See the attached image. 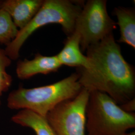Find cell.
I'll list each match as a JSON object with an SVG mask.
<instances>
[{
  "label": "cell",
  "mask_w": 135,
  "mask_h": 135,
  "mask_svg": "<svg viewBox=\"0 0 135 135\" xmlns=\"http://www.w3.org/2000/svg\"><path fill=\"white\" fill-rule=\"evenodd\" d=\"M19 31L9 15L0 9V44L8 46L16 38Z\"/></svg>",
  "instance_id": "obj_12"
},
{
  "label": "cell",
  "mask_w": 135,
  "mask_h": 135,
  "mask_svg": "<svg viewBox=\"0 0 135 135\" xmlns=\"http://www.w3.org/2000/svg\"><path fill=\"white\" fill-rule=\"evenodd\" d=\"M86 52L90 68H77L76 72L83 88L104 93L119 105L135 98V68L123 56L113 34L90 46Z\"/></svg>",
  "instance_id": "obj_1"
},
{
  "label": "cell",
  "mask_w": 135,
  "mask_h": 135,
  "mask_svg": "<svg viewBox=\"0 0 135 135\" xmlns=\"http://www.w3.org/2000/svg\"><path fill=\"white\" fill-rule=\"evenodd\" d=\"M90 92L83 88L75 98L59 104L46 116L56 135H85Z\"/></svg>",
  "instance_id": "obj_6"
},
{
  "label": "cell",
  "mask_w": 135,
  "mask_h": 135,
  "mask_svg": "<svg viewBox=\"0 0 135 135\" xmlns=\"http://www.w3.org/2000/svg\"><path fill=\"white\" fill-rule=\"evenodd\" d=\"M11 63L12 60L7 56L4 49L0 47V107L1 97L3 93L8 91L13 82V77L7 72Z\"/></svg>",
  "instance_id": "obj_13"
},
{
  "label": "cell",
  "mask_w": 135,
  "mask_h": 135,
  "mask_svg": "<svg viewBox=\"0 0 135 135\" xmlns=\"http://www.w3.org/2000/svg\"><path fill=\"white\" fill-rule=\"evenodd\" d=\"M56 56L62 66L87 70L91 66L87 56L82 53L81 50L80 36L76 31L67 37L64 48Z\"/></svg>",
  "instance_id": "obj_9"
},
{
  "label": "cell",
  "mask_w": 135,
  "mask_h": 135,
  "mask_svg": "<svg viewBox=\"0 0 135 135\" xmlns=\"http://www.w3.org/2000/svg\"><path fill=\"white\" fill-rule=\"evenodd\" d=\"M85 1L73 0H44L43 4L33 19L4 49L12 60L20 57V50L29 37L39 28L51 24L60 25L67 37L75 30V22L85 4Z\"/></svg>",
  "instance_id": "obj_3"
},
{
  "label": "cell",
  "mask_w": 135,
  "mask_h": 135,
  "mask_svg": "<svg viewBox=\"0 0 135 135\" xmlns=\"http://www.w3.org/2000/svg\"><path fill=\"white\" fill-rule=\"evenodd\" d=\"M124 135H135V132L133 131L130 133H126Z\"/></svg>",
  "instance_id": "obj_15"
},
{
  "label": "cell",
  "mask_w": 135,
  "mask_h": 135,
  "mask_svg": "<svg viewBox=\"0 0 135 135\" xmlns=\"http://www.w3.org/2000/svg\"><path fill=\"white\" fill-rule=\"evenodd\" d=\"M113 15L117 18L120 37V43L126 44L135 49V10L133 8L118 7L115 8Z\"/></svg>",
  "instance_id": "obj_10"
},
{
  "label": "cell",
  "mask_w": 135,
  "mask_h": 135,
  "mask_svg": "<svg viewBox=\"0 0 135 135\" xmlns=\"http://www.w3.org/2000/svg\"><path fill=\"white\" fill-rule=\"evenodd\" d=\"M44 0H2L0 9L9 15L15 26L23 29L33 19Z\"/></svg>",
  "instance_id": "obj_8"
},
{
  "label": "cell",
  "mask_w": 135,
  "mask_h": 135,
  "mask_svg": "<svg viewBox=\"0 0 135 135\" xmlns=\"http://www.w3.org/2000/svg\"><path fill=\"white\" fill-rule=\"evenodd\" d=\"M106 0H89L85 2L75 22V30L80 36V49L86 51L116 29L117 23L108 13Z\"/></svg>",
  "instance_id": "obj_5"
},
{
  "label": "cell",
  "mask_w": 135,
  "mask_h": 135,
  "mask_svg": "<svg viewBox=\"0 0 135 135\" xmlns=\"http://www.w3.org/2000/svg\"><path fill=\"white\" fill-rule=\"evenodd\" d=\"M119 106L123 111L129 113H134L135 111V98Z\"/></svg>",
  "instance_id": "obj_14"
},
{
  "label": "cell",
  "mask_w": 135,
  "mask_h": 135,
  "mask_svg": "<svg viewBox=\"0 0 135 135\" xmlns=\"http://www.w3.org/2000/svg\"><path fill=\"white\" fill-rule=\"evenodd\" d=\"M82 89L75 73L49 85L30 89L19 86L10 92L7 106L12 110H28L46 117L59 104L77 96Z\"/></svg>",
  "instance_id": "obj_2"
},
{
  "label": "cell",
  "mask_w": 135,
  "mask_h": 135,
  "mask_svg": "<svg viewBox=\"0 0 135 135\" xmlns=\"http://www.w3.org/2000/svg\"><path fill=\"white\" fill-rule=\"evenodd\" d=\"M12 120L20 125L31 128L37 135H56L46 117L28 110H21L12 117Z\"/></svg>",
  "instance_id": "obj_11"
},
{
  "label": "cell",
  "mask_w": 135,
  "mask_h": 135,
  "mask_svg": "<svg viewBox=\"0 0 135 135\" xmlns=\"http://www.w3.org/2000/svg\"><path fill=\"white\" fill-rule=\"evenodd\" d=\"M135 127V113L123 111L104 93L90 92L86 107L88 135H124Z\"/></svg>",
  "instance_id": "obj_4"
},
{
  "label": "cell",
  "mask_w": 135,
  "mask_h": 135,
  "mask_svg": "<svg viewBox=\"0 0 135 135\" xmlns=\"http://www.w3.org/2000/svg\"><path fill=\"white\" fill-rule=\"evenodd\" d=\"M62 66L56 55L46 56L37 53L32 60H19L17 63L16 73L19 79L27 80L38 74L56 72Z\"/></svg>",
  "instance_id": "obj_7"
},
{
  "label": "cell",
  "mask_w": 135,
  "mask_h": 135,
  "mask_svg": "<svg viewBox=\"0 0 135 135\" xmlns=\"http://www.w3.org/2000/svg\"><path fill=\"white\" fill-rule=\"evenodd\" d=\"M2 0H0V7H1V5L2 4Z\"/></svg>",
  "instance_id": "obj_16"
}]
</instances>
